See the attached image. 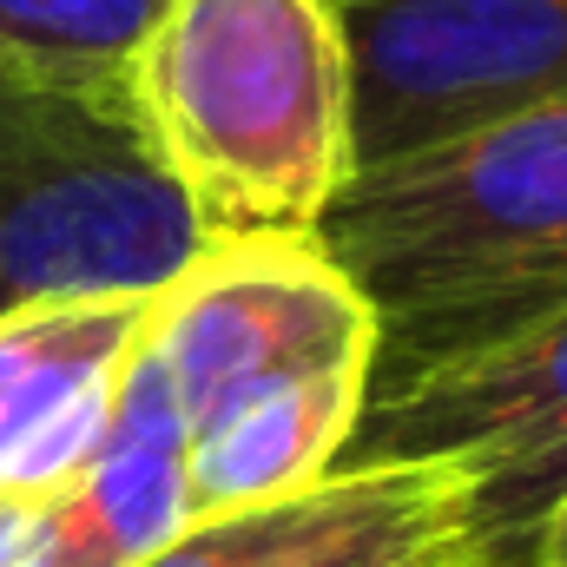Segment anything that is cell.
I'll return each instance as SVG.
<instances>
[{"label":"cell","instance_id":"13","mask_svg":"<svg viewBox=\"0 0 567 567\" xmlns=\"http://www.w3.org/2000/svg\"><path fill=\"white\" fill-rule=\"evenodd\" d=\"M47 522V495H0V567H27Z\"/></svg>","mask_w":567,"mask_h":567},{"label":"cell","instance_id":"2","mask_svg":"<svg viewBox=\"0 0 567 567\" xmlns=\"http://www.w3.org/2000/svg\"><path fill=\"white\" fill-rule=\"evenodd\" d=\"M126 100L205 245L317 238L357 178L337 0H172Z\"/></svg>","mask_w":567,"mask_h":567},{"label":"cell","instance_id":"5","mask_svg":"<svg viewBox=\"0 0 567 567\" xmlns=\"http://www.w3.org/2000/svg\"><path fill=\"white\" fill-rule=\"evenodd\" d=\"M145 350L198 435L265 390L377 370V310L317 238H225L152 297Z\"/></svg>","mask_w":567,"mask_h":567},{"label":"cell","instance_id":"7","mask_svg":"<svg viewBox=\"0 0 567 567\" xmlns=\"http://www.w3.org/2000/svg\"><path fill=\"white\" fill-rule=\"evenodd\" d=\"M152 297L47 303L0 323V495H60L100 449Z\"/></svg>","mask_w":567,"mask_h":567},{"label":"cell","instance_id":"14","mask_svg":"<svg viewBox=\"0 0 567 567\" xmlns=\"http://www.w3.org/2000/svg\"><path fill=\"white\" fill-rule=\"evenodd\" d=\"M535 567H567V508L548 522V535H542V548H535Z\"/></svg>","mask_w":567,"mask_h":567},{"label":"cell","instance_id":"3","mask_svg":"<svg viewBox=\"0 0 567 567\" xmlns=\"http://www.w3.org/2000/svg\"><path fill=\"white\" fill-rule=\"evenodd\" d=\"M205 251L133 106L0 73V323L47 303L158 297Z\"/></svg>","mask_w":567,"mask_h":567},{"label":"cell","instance_id":"9","mask_svg":"<svg viewBox=\"0 0 567 567\" xmlns=\"http://www.w3.org/2000/svg\"><path fill=\"white\" fill-rule=\"evenodd\" d=\"M363 403H370V370H330V377L265 390L245 410L185 435L192 522L278 508V502L323 488L350 455Z\"/></svg>","mask_w":567,"mask_h":567},{"label":"cell","instance_id":"1","mask_svg":"<svg viewBox=\"0 0 567 567\" xmlns=\"http://www.w3.org/2000/svg\"><path fill=\"white\" fill-rule=\"evenodd\" d=\"M317 245L377 310L370 383L567 310V93L363 165Z\"/></svg>","mask_w":567,"mask_h":567},{"label":"cell","instance_id":"8","mask_svg":"<svg viewBox=\"0 0 567 567\" xmlns=\"http://www.w3.org/2000/svg\"><path fill=\"white\" fill-rule=\"evenodd\" d=\"M192 528L185 502V416L158 357L133 350L113 416L86 468L47 502L27 567H140Z\"/></svg>","mask_w":567,"mask_h":567},{"label":"cell","instance_id":"11","mask_svg":"<svg viewBox=\"0 0 567 567\" xmlns=\"http://www.w3.org/2000/svg\"><path fill=\"white\" fill-rule=\"evenodd\" d=\"M390 482H396V468H337L323 488H310L297 502L192 522L140 567H303L330 542H343L350 528H363L383 508Z\"/></svg>","mask_w":567,"mask_h":567},{"label":"cell","instance_id":"10","mask_svg":"<svg viewBox=\"0 0 567 567\" xmlns=\"http://www.w3.org/2000/svg\"><path fill=\"white\" fill-rule=\"evenodd\" d=\"M165 7L172 0H0V73L133 106V60Z\"/></svg>","mask_w":567,"mask_h":567},{"label":"cell","instance_id":"12","mask_svg":"<svg viewBox=\"0 0 567 567\" xmlns=\"http://www.w3.org/2000/svg\"><path fill=\"white\" fill-rule=\"evenodd\" d=\"M390 468L396 482L383 508L303 567H475L468 522H462V482L435 462H390Z\"/></svg>","mask_w":567,"mask_h":567},{"label":"cell","instance_id":"4","mask_svg":"<svg viewBox=\"0 0 567 567\" xmlns=\"http://www.w3.org/2000/svg\"><path fill=\"white\" fill-rule=\"evenodd\" d=\"M435 462L462 482L475 567H535L567 508V310L423 377L370 383L343 468Z\"/></svg>","mask_w":567,"mask_h":567},{"label":"cell","instance_id":"6","mask_svg":"<svg viewBox=\"0 0 567 567\" xmlns=\"http://www.w3.org/2000/svg\"><path fill=\"white\" fill-rule=\"evenodd\" d=\"M357 172L567 93V0H337Z\"/></svg>","mask_w":567,"mask_h":567}]
</instances>
